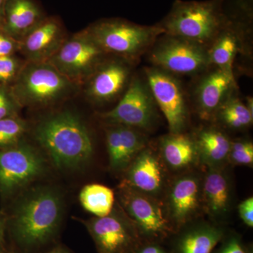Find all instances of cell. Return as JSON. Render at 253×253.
I'll return each mask as SVG.
<instances>
[{
  "mask_svg": "<svg viewBox=\"0 0 253 253\" xmlns=\"http://www.w3.org/2000/svg\"><path fill=\"white\" fill-rule=\"evenodd\" d=\"M34 136L57 168L78 167L93 154L87 127L77 115L69 111L43 119L35 128Z\"/></svg>",
  "mask_w": 253,
  "mask_h": 253,
  "instance_id": "obj_1",
  "label": "cell"
},
{
  "mask_svg": "<svg viewBox=\"0 0 253 253\" xmlns=\"http://www.w3.org/2000/svg\"><path fill=\"white\" fill-rule=\"evenodd\" d=\"M223 3L224 0H176L169 14L158 25L163 34L208 46L229 21L223 11Z\"/></svg>",
  "mask_w": 253,
  "mask_h": 253,
  "instance_id": "obj_2",
  "label": "cell"
},
{
  "mask_svg": "<svg viewBox=\"0 0 253 253\" xmlns=\"http://www.w3.org/2000/svg\"><path fill=\"white\" fill-rule=\"evenodd\" d=\"M49 62L27 61L10 86L21 106L44 107L68 99L79 89Z\"/></svg>",
  "mask_w": 253,
  "mask_h": 253,
  "instance_id": "obj_3",
  "label": "cell"
},
{
  "mask_svg": "<svg viewBox=\"0 0 253 253\" xmlns=\"http://www.w3.org/2000/svg\"><path fill=\"white\" fill-rule=\"evenodd\" d=\"M106 54L130 61L153 45L164 31L158 25L141 26L123 19H106L87 28Z\"/></svg>",
  "mask_w": 253,
  "mask_h": 253,
  "instance_id": "obj_4",
  "label": "cell"
},
{
  "mask_svg": "<svg viewBox=\"0 0 253 253\" xmlns=\"http://www.w3.org/2000/svg\"><path fill=\"white\" fill-rule=\"evenodd\" d=\"M58 195L42 190L21 203L14 212L13 231L18 241L28 246L41 244L52 235L61 217Z\"/></svg>",
  "mask_w": 253,
  "mask_h": 253,
  "instance_id": "obj_5",
  "label": "cell"
},
{
  "mask_svg": "<svg viewBox=\"0 0 253 253\" xmlns=\"http://www.w3.org/2000/svg\"><path fill=\"white\" fill-rule=\"evenodd\" d=\"M106 55L86 28L67 37L48 62L70 81L81 86L106 59Z\"/></svg>",
  "mask_w": 253,
  "mask_h": 253,
  "instance_id": "obj_6",
  "label": "cell"
},
{
  "mask_svg": "<svg viewBox=\"0 0 253 253\" xmlns=\"http://www.w3.org/2000/svg\"><path fill=\"white\" fill-rule=\"evenodd\" d=\"M150 60L171 74L195 75L211 66L208 46L167 34L155 41Z\"/></svg>",
  "mask_w": 253,
  "mask_h": 253,
  "instance_id": "obj_7",
  "label": "cell"
},
{
  "mask_svg": "<svg viewBox=\"0 0 253 253\" xmlns=\"http://www.w3.org/2000/svg\"><path fill=\"white\" fill-rule=\"evenodd\" d=\"M43 169L41 156L28 145L20 142L0 150V193L13 194L38 177Z\"/></svg>",
  "mask_w": 253,
  "mask_h": 253,
  "instance_id": "obj_8",
  "label": "cell"
},
{
  "mask_svg": "<svg viewBox=\"0 0 253 253\" xmlns=\"http://www.w3.org/2000/svg\"><path fill=\"white\" fill-rule=\"evenodd\" d=\"M155 101L146 81L131 78L126 90L117 106L101 115L110 125H122L133 128H148L155 115Z\"/></svg>",
  "mask_w": 253,
  "mask_h": 253,
  "instance_id": "obj_9",
  "label": "cell"
},
{
  "mask_svg": "<svg viewBox=\"0 0 253 253\" xmlns=\"http://www.w3.org/2000/svg\"><path fill=\"white\" fill-rule=\"evenodd\" d=\"M146 81L155 102L167 120L171 133L181 132L187 121L185 94L172 74L158 68L146 70Z\"/></svg>",
  "mask_w": 253,
  "mask_h": 253,
  "instance_id": "obj_10",
  "label": "cell"
},
{
  "mask_svg": "<svg viewBox=\"0 0 253 253\" xmlns=\"http://www.w3.org/2000/svg\"><path fill=\"white\" fill-rule=\"evenodd\" d=\"M131 81V65L121 58L106 59L83 85L84 95L96 104H105L117 99Z\"/></svg>",
  "mask_w": 253,
  "mask_h": 253,
  "instance_id": "obj_11",
  "label": "cell"
},
{
  "mask_svg": "<svg viewBox=\"0 0 253 253\" xmlns=\"http://www.w3.org/2000/svg\"><path fill=\"white\" fill-rule=\"evenodd\" d=\"M126 186L121 198L131 219L146 235L162 238L170 231L169 222L161 205L149 195Z\"/></svg>",
  "mask_w": 253,
  "mask_h": 253,
  "instance_id": "obj_12",
  "label": "cell"
},
{
  "mask_svg": "<svg viewBox=\"0 0 253 253\" xmlns=\"http://www.w3.org/2000/svg\"><path fill=\"white\" fill-rule=\"evenodd\" d=\"M66 38L64 28L57 18H44L19 42V52L26 61L48 62Z\"/></svg>",
  "mask_w": 253,
  "mask_h": 253,
  "instance_id": "obj_13",
  "label": "cell"
},
{
  "mask_svg": "<svg viewBox=\"0 0 253 253\" xmlns=\"http://www.w3.org/2000/svg\"><path fill=\"white\" fill-rule=\"evenodd\" d=\"M234 74L216 68L200 80L194 96L200 115L205 119L217 113L230 97L235 86Z\"/></svg>",
  "mask_w": 253,
  "mask_h": 253,
  "instance_id": "obj_14",
  "label": "cell"
},
{
  "mask_svg": "<svg viewBox=\"0 0 253 253\" xmlns=\"http://www.w3.org/2000/svg\"><path fill=\"white\" fill-rule=\"evenodd\" d=\"M99 253H126L135 243L129 226L115 215L96 217L87 224Z\"/></svg>",
  "mask_w": 253,
  "mask_h": 253,
  "instance_id": "obj_15",
  "label": "cell"
},
{
  "mask_svg": "<svg viewBox=\"0 0 253 253\" xmlns=\"http://www.w3.org/2000/svg\"><path fill=\"white\" fill-rule=\"evenodd\" d=\"M106 137L110 166L115 170L128 167L146 148L144 134L131 126L111 125L106 129Z\"/></svg>",
  "mask_w": 253,
  "mask_h": 253,
  "instance_id": "obj_16",
  "label": "cell"
},
{
  "mask_svg": "<svg viewBox=\"0 0 253 253\" xmlns=\"http://www.w3.org/2000/svg\"><path fill=\"white\" fill-rule=\"evenodd\" d=\"M44 18L33 0H6L1 29L20 42Z\"/></svg>",
  "mask_w": 253,
  "mask_h": 253,
  "instance_id": "obj_17",
  "label": "cell"
},
{
  "mask_svg": "<svg viewBox=\"0 0 253 253\" xmlns=\"http://www.w3.org/2000/svg\"><path fill=\"white\" fill-rule=\"evenodd\" d=\"M129 166L126 185L147 194L160 191L163 185V170L152 151L145 148Z\"/></svg>",
  "mask_w": 253,
  "mask_h": 253,
  "instance_id": "obj_18",
  "label": "cell"
},
{
  "mask_svg": "<svg viewBox=\"0 0 253 253\" xmlns=\"http://www.w3.org/2000/svg\"><path fill=\"white\" fill-rule=\"evenodd\" d=\"M199 185L197 179L186 176L176 181L169 194V211L177 224L189 220L199 206Z\"/></svg>",
  "mask_w": 253,
  "mask_h": 253,
  "instance_id": "obj_19",
  "label": "cell"
},
{
  "mask_svg": "<svg viewBox=\"0 0 253 253\" xmlns=\"http://www.w3.org/2000/svg\"><path fill=\"white\" fill-rule=\"evenodd\" d=\"M239 25L228 21L209 48L211 66L233 73L234 58L239 49Z\"/></svg>",
  "mask_w": 253,
  "mask_h": 253,
  "instance_id": "obj_20",
  "label": "cell"
},
{
  "mask_svg": "<svg viewBox=\"0 0 253 253\" xmlns=\"http://www.w3.org/2000/svg\"><path fill=\"white\" fill-rule=\"evenodd\" d=\"M161 149L166 162L175 169L189 166L198 154L194 139L181 132L171 133L170 135L166 136L162 140Z\"/></svg>",
  "mask_w": 253,
  "mask_h": 253,
  "instance_id": "obj_21",
  "label": "cell"
},
{
  "mask_svg": "<svg viewBox=\"0 0 253 253\" xmlns=\"http://www.w3.org/2000/svg\"><path fill=\"white\" fill-rule=\"evenodd\" d=\"M198 152L208 162L219 163L229 157L231 141L221 131L214 128H205L198 132L196 139Z\"/></svg>",
  "mask_w": 253,
  "mask_h": 253,
  "instance_id": "obj_22",
  "label": "cell"
},
{
  "mask_svg": "<svg viewBox=\"0 0 253 253\" xmlns=\"http://www.w3.org/2000/svg\"><path fill=\"white\" fill-rule=\"evenodd\" d=\"M204 197L206 207L211 214H222L227 210L229 188L225 176L217 170L210 171L204 184Z\"/></svg>",
  "mask_w": 253,
  "mask_h": 253,
  "instance_id": "obj_23",
  "label": "cell"
},
{
  "mask_svg": "<svg viewBox=\"0 0 253 253\" xmlns=\"http://www.w3.org/2000/svg\"><path fill=\"white\" fill-rule=\"evenodd\" d=\"M80 201L86 211L96 217H104L112 212L114 192L112 189L101 184H89L81 190Z\"/></svg>",
  "mask_w": 253,
  "mask_h": 253,
  "instance_id": "obj_24",
  "label": "cell"
},
{
  "mask_svg": "<svg viewBox=\"0 0 253 253\" xmlns=\"http://www.w3.org/2000/svg\"><path fill=\"white\" fill-rule=\"evenodd\" d=\"M222 236V231L212 226L195 229L183 236L177 253H211Z\"/></svg>",
  "mask_w": 253,
  "mask_h": 253,
  "instance_id": "obj_25",
  "label": "cell"
},
{
  "mask_svg": "<svg viewBox=\"0 0 253 253\" xmlns=\"http://www.w3.org/2000/svg\"><path fill=\"white\" fill-rule=\"evenodd\" d=\"M217 112L223 122L235 129L246 127L253 123V114L250 112L246 104L231 96Z\"/></svg>",
  "mask_w": 253,
  "mask_h": 253,
  "instance_id": "obj_26",
  "label": "cell"
},
{
  "mask_svg": "<svg viewBox=\"0 0 253 253\" xmlns=\"http://www.w3.org/2000/svg\"><path fill=\"white\" fill-rule=\"evenodd\" d=\"M27 129L26 123L16 116L0 121V150L11 147L21 142Z\"/></svg>",
  "mask_w": 253,
  "mask_h": 253,
  "instance_id": "obj_27",
  "label": "cell"
},
{
  "mask_svg": "<svg viewBox=\"0 0 253 253\" xmlns=\"http://www.w3.org/2000/svg\"><path fill=\"white\" fill-rule=\"evenodd\" d=\"M27 61L17 55L0 56V84L11 86L17 79Z\"/></svg>",
  "mask_w": 253,
  "mask_h": 253,
  "instance_id": "obj_28",
  "label": "cell"
},
{
  "mask_svg": "<svg viewBox=\"0 0 253 253\" xmlns=\"http://www.w3.org/2000/svg\"><path fill=\"white\" fill-rule=\"evenodd\" d=\"M20 108L10 86L0 84V121L16 116Z\"/></svg>",
  "mask_w": 253,
  "mask_h": 253,
  "instance_id": "obj_29",
  "label": "cell"
},
{
  "mask_svg": "<svg viewBox=\"0 0 253 253\" xmlns=\"http://www.w3.org/2000/svg\"><path fill=\"white\" fill-rule=\"evenodd\" d=\"M229 157L233 162L239 165H252L253 145L250 141H236L231 143Z\"/></svg>",
  "mask_w": 253,
  "mask_h": 253,
  "instance_id": "obj_30",
  "label": "cell"
},
{
  "mask_svg": "<svg viewBox=\"0 0 253 253\" xmlns=\"http://www.w3.org/2000/svg\"><path fill=\"white\" fill-rule=\"evenodd\" d=\"M20 42L0 28V56H11L19 52Z\"/></svg>",
  "mask_w": 253,
  "mask_h": 253,
  "instance_id": "obj_31",
  "label": "cell"
},
{
  "mask_svg": "<svg viewBox=\"0 0 253 253\" xmlns=\"http://www.w3.org/2000/svg\"><path fill=\"white\" fill-rule=\"evenodd\" d=\"M240 217L246 225L253 226V198H249L243 201L239 206Z\"/></svg>",
  "mask_w": 253,
  "mask_h": 253,
  "instance_id": "obj_32",
  "label": "cell"
},
{
  "mask_svg": "<svg viewBox=\"0 0 253 253\" xmlns=\"http://www.w3.org/2000/svg\"><path fill=\"white\" fill-rule=\"evenodd\" d=\"M218 253H246L239 240L232 238L225 243Z\"/></svg>",
  "mask_w": 253,
  "mask_h": 253,
  "instance_id": "obj_33",
  "label": "cell"
},
{
  "mask_svg": "<svg viewBox=\"0 0 253 253\" xmlns=\"http://www.w3.org/2000/svg\"><path fill=\"white\" fill-rule=\"evenodd\" d=\"M5 231V221L4 217L0 214V252L1 249L4 244Z\"/></svg>",
  "mask_w": 253,
  "mask_h": 253,
  "instance_id": "obj_34",
  "label": "cell"
},
{
  "mask_svg": "<svg viewBox=\"0 0 253 253\" xmlns=\"http://www.w3.org/2000/svg\"><path fill=\"white\" fill-rule=\"evenodd\" d=\"M139 253H166L161 248L156 246H149L144 248Z\"/></svg>",
  "mask_w": 253,
  "mask_h": 253,
  "instance_id": "obj_35",
  "label": "cell"
},
{
  "mask_svg": "<svg viewBox=\"0 0 253 253\" xmlns=\"http://www.w3.org/2000/svg\"><path fill=\"white\" fill-rule=\"evenodd\" d=\"M6 0H0V28L2 26L3 19H4V7Z\"/></svg>",
  "mask_w": 253,
  "mask_h": 253,
  "instance_id": "obj_36",
  "label": "cell"
},
{
  "mask_svg": "<svg viewBox=\"0 0 253 253\" xmlns=\"http://www.w3.org/2000/svg\"><path fill=\"white\" fill-rule=\"evenodd\" d=\"M246 107L248 108V109L249 110L250 112L252 113L253 114V99L251 97H249L247 99V103H246Z\"/></svg>",
  "mask_w": 253,
  "mask_h": 253,
  "instance_id": "obj_37",
  "label": "cell"
},
{
  "mask_svg": "<svg viewBox=\"0 0 253 253\" xmlns=\"http://www.w3.org/2000/svg\"><path fill=\"white\" fill-rule=\"evenodd\" d=\"M63 253V252H61V251H54V252H51V253Z\"/></svg>",
  "mask_w": 253,
  "mask_h": 253,
  "instance_id": "obj_38",
  "label": "cell"
},
{
  "mask_svg": "<svg viewBox=\"0 0 253 253\" xmlns=\"http://www.w3.org/2000/svg\"><path fill=\"white\" fill-rule=\"evenodd\" d=\"M0 253H1V252H0Z\"/></svg>",
  "mask_w": 253,
  "mask_h": 253,
  "instance_id": "obj_39",
  "label": "cell"
}]
</instances>
